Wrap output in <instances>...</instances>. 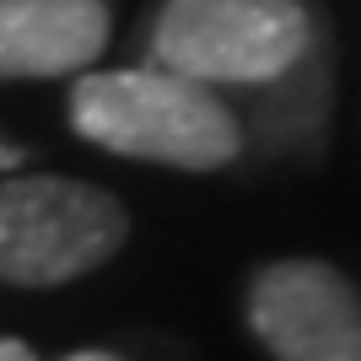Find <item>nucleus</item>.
I'll list each match as a JSON object with an SVG mask.
<instances>
[{"instance_id":"obj_7","label":"nucleus","mask_w":361,"mask_h":361,"mask_svg":"<svg viewBox=\"0 0 361 361\" xmlns=\"http://www.w3.org/2000/svg\"><path fill=\"white\" fill-rule=\"evenodd\" d=\"M22 162V146H6V140H0V167H16Z\"/></svg>"},{"instance_id":"obj_1","label":"nucleus","mask_w":361,"mask_h":361,"mask_svg":"<svg viewBox=\"0 0 361 361\" xmlns=\"http://www.w3.org/2000/svg\"><path fill=\"white\" fill-rule=\"evenodd\" d=\"M71 124L92 146L178 173H216L243 151L238 114L205 81H189L162 65L87 71L71 87Z\"/></svg>"},{"instance_id":"obj_8","label":"nucleus","mask_w":361,"mask_h":361,"mask_svg":"<svg viewBox=\"0 0 361 361\" xmlns=\"http://www.w3.org/2000/svg\"><path fill=\"white\" fill-rule=\"evenodd\" d=\"M65 361H119V356H108V350H75V356H65Z\"/></svg>"},{"instance_id":"obj_6","label":"nucleus","mask_w":361,"mask_h":361,"mask_svg":"<svg viewBox=\"0 0 361 361\" xmlns=\"http://www.w3.org/2000/svg\"><path fill=\"white\" fill-rule=\"evenodd\" d=\"M0 361H38V350L27 340H16V334H0Z\"/></svg>"},{"instance_id":"obj_2","label":"nucleus","mask_w":361,"mask_h":361,"mask_svg":"<svg viewBox=\"0 0 361 361\" xmlns=\"http://www.w3.org/2000/svg\"><path fill=\"white\" fill-rule=\"evenodd\" d=\"M130 238V216L108 189L54 173L0 183V281L11 286H65L103 270Z\"/></svg>"},{"instance_id":"obj_3","label":"nucleus","mask_w":361,"mask_h":361,"mask_svg":"<svg viewBox=\"0 0 361 361\" xmlns=\"http://www.w3.org/2000/svg\"><path fill=\"white\" fill-rule=\"evenodd\" d=\"M313 44L302 0H167L151 60L205 87H264L297 71Z\"/></svg>"},{"instance_id":"obj_4","label":"nucleus","mask_w":361,"mask_h":361,"mask_svg":"<svg viewBox=\"0 0 361 361\" xmlns=\"http://www.w3.org/2000/svg\"><path fill=\"white\" fill-rule=\"evenodd\" d=\"M248 324L275 361H361V291L324 259H275L248 286Z\"/></svg>"},{"instance_id":"obj_5","label":"nucleus","mask_w":361,"mask_h":361,"mask_svg":"<svg viewBox=\"0 0 361 361\" xmlns=\"http://www.w3.org/2000/svg\"><path fill=\"white\" fill-rule=\"evenodd\" d=\"M108 49L103 0H0V81H54Z\"/></svg>"}]
</instances>
